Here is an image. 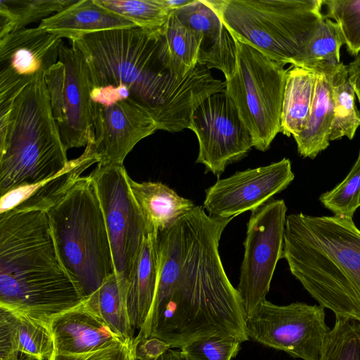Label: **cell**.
I'll return each mask as SVG.
<instances>
[{
  "label": "cell",
  "instance_id": "6da1fadb",
  "mask_svg": "<svg viewBox=\"0 0 360 360\" xmlns=\"http://www.w3.org/2000/svg\"><path fill=\"white\" fill-rule=\"evenodd\" d=\"M233 219L211 217L198 205L157 233V289L135 341L155 338L180 349L214 335L249 340L241 300L219 252L222 233Z\"/></svg>",
  "mask_w": 360,
  "mask_h": 360
},
{
  "label": "cell",
  "instance_id": "7a4b0ae2",
  "mask_svg": "<svg viewBox=\"0 0 360 360\" xmlns=\"http://www.w3.org/2000/svg\"><path fill=\"white\" fill-rule=\"evenodd\" d=\"M159 30L138 27L100 31L72 41L83 55L91 88L124 86L127 101L150 115L158 130L177 132L188 129L193 110L206 97L226 89L198 65L178 79L159 56Z\"/></svg>",
  "mask_w": 360,
  "mask_h": 360
},
{
  "label": "cell",
  "instance_id": "3957f363",
  "mask_svg": "<svg viewBox=\"0 0 360 360\" xmlns=\"http://www.w3.org/2000/svg\"><path fill=\"white\" fill-rule=\"evenodd\" d=\"M85 298L60 261L46 212L0 217V307L49 326Z\"/></svg>",
  "mask_w": 360,
  "mask_h": 360
},
{
  "label": "cell",
  "instance_id": "277c9868",
  "mask_svg": "<svg viewBox=\"0 0 360 360\" xmlns=\"http://www.w3.org/2000/svg\"><path fill=\"white\" fill-rule=\"evenodd\" d=\"M283 258L319 305L360 321V230L352 219L288 215Z\"/></svg>",
  "mask_w": 360,
  "mask_h": 360
},
{
  "label": "cell",
  "instance_id": "5b68a950",
  "mask_svg": "<svg viewBox=\"0 0 360 360\" xmlns=\"http://www.w3.org/2000/svg\"><path fill=\"white\" fill-rule=\"evenodd\" d=\"M0 195L37 184L69 160L40 77L0 108Z\"/></svg>",
  "mask_w": 360,
  "mask_h": 360
},
{
  "label": "cell",
  "instance_id": "8992f818",
  "mask_svg": "<svg viewBox=\"0 0 360 360\" xmlns=\"http://www.w3.org/2000/svg\"><path fill=\"white\" fill-rule=\"evenodd\" d=\"M60 261L85 296L115 272L103 214L90 176L46 212Z\"/></svg>",
  "mask_w": 360,
  "mask_h": 360
},
{
  "label": "cell",
  "instance_id": "52a82bcc",
  "mask_svg": "<svg viewBox=\"0 0 360 360\" xmlns=\"http://www.w3.org/2000/svg\"><path fill=\"white\" fill-rule=\"evenodd\" d=\"M236 39L295 65L323 18V0H207Z\"/></svg>",
  "mask_w": 360,
  "mask_h": 360
},
{
  "label": "cell",
  "instance_id": "ba28073f",
  "mask_svg": "<svg viewBox=\"0 0 360 360\" xmlns=\"http://www.w3.org/2000/svg\"><path fill=\"white\" fill-rule=\"evenodd\" d=\"M234 39L236 65L233 75L225 80L226 91L250 133L253 147L264 152L281 132L288 70L252 46Z\"/></svg>",
  "mask_w": 360,
  "mask_h": 360
},
{
  "label": "cell",
  "instance_id": "9c48e42d",
  "mask_svg": "<svg viewBox=\"0 0 360 360\" xmlns=\"http://www.w3.org/2000/svg\"><path fill=\"white\" fill-rule=\"evenodd\" d=\"M53 117L66 150L95 137L91 82L82 53L61 44L58 62L44 74Z\"/></svg>",
  "mask_w": 360,
  "mask_h": 360
},
{
  "label": "cell",
  "instance_id": "30bf717a",
  "mask_svg": "<svg viewBox=\"0 0 360 360\" xmlns=\"http://www.w3.org/2000/svg\"><path fill=\"white\" fill-rule=\"evenodd\" d=\"M321 305H276L266 300L246 318L249 339L293 358L319 360L330 330Z\"/></svg>",
  "mask_w": 360,
  "mask_h": 360
},
{
  "label": "cell",
  "instance_id": "8fae6325",
  "mask_svg": "<svg viewBox=\"0 0 360 360\" xmlns=\"http://www.w3.org/2000/svg\"><path fill=\"white\" fill-rule=\"evenodd\" d=\"M89 176L103 214L115 273L127 283L143 241L150 233L131 194L123 165H98Z\"/></svg>",
  "mask_w": 360,
  "mask_h": 360
},
{
  "label": "cell",
  "instance_id": "7c38bea8",
  "mask_svg": "<svg viewBox=\"0 0 360 360\" xmlns=\"http://www.w3.org/2000/svg\"><path fill=\"white\" fill-rule=\"evenodd\" d=\"M286 212L283 200H270L251 211L236 288L246 318L266 300L276 266L283 258Z\"/></svg>",
  "mask_w": 360,
  "mask_h": 360
},
{
  "label": "cell",
  "instance_id": "4fadbf2b",
  "mask_svg": "<svg viewBox=\"0 0 360 360\" xmlns=\"http://www.w3.org/2000/svg\"><path fill=\"white\" fill-rule=\"evenodd\" d=\"M188 129L198 141L195 162L217 176L253 147L250 133L226 89L210 94L193 110Z\"/></svg>",
  "mask_w": 360,
  "mask_h": 360
},
{
  "label": "cell",
  "instance_id": "5bb4252c",
  "mask_svg": "<svg viewBox=\"0 0 360 360\" xmlns=\"http://www.w3.org/2000/svg\"><path fill=\"white\" fill-rule=\"evenodd\" d=\"M62 39L40 28H24L0 38V108L58 60Z\"/></svg>",
  "mask_w": 360,
  "mask_h": 360
},
{
  "label": "cell",
  "instance_id": "9a60e30c",
  "mask_svg": "<svg viewBox=\"0 0 360 360\" xmlns=\"http://www.w3.org/2000/svg\"><path fill=\"white\" fill-rule=\"evenodd\" d=\"M294 178L291 162L288 158L237 172L218 179L205 190L202 207L211 217L234 218L270 200L286 188Z\"/></svg>",
  "mask_w": 360,
  "mask_h": 360
},
{
  "label": "cell",
  "instance_id": "2e32d148",
  "mask_svg": "<svg viewBox=\"0 0 360 360\" xmlns=\"http://www.w3.org/2000/svg\"><path fill=\"white\" fill-rule=\"evenodd\" d=\"M94 146L98 165H123L133 148L158 129L153 118L127 101L110 105L92 103Z\"/></svg>",
  "mask_w": 360,
  "mask_h": 360
},
{
  "label": "cell",
  "instance_id": "e0dca14e",
  "mask_svg": "<svg viewBox=\"0 0 360 360\" xmlns=\"http://www.w3.org/2000/svg\"><path fill=\"white\" fill-rule=\"evenodd\" d=\"M173 11L183 24L201 37L198 65L217 69L229 79L236 65V41L207 0H193Z\"/></svg>",
  "mask_w": 360,
  "mask_h": 360
},
{
  "label": "cell",
  "instance_id": "ac0fdd59",
  "mask_svg": "<svg viewBox=\"0 0 360 360\" xmlns=\"http://www.w3.org/2000/svg\"><path fill=\"white\" fill-rule=\"evenodd\" d=\"M94 137L78 158L69 160L56 175L37 184L12 190L0 198V217L30 211L47 212L70 190L82 174L99 162L95 152Z\"/></svg>",
  "mask_w": 360,
  "mask_h": 360
},
{
  "label": "cell",
  "instance_id": "d6986e66",
  "mask_svg": "<svg viewBox=\"0 0 360 360\" xmlns=\"http://www.w3.org/2000/svg\"><path fill=\"white\" fill-rule=\"evenodd\" d=\"M49 328L56 354H86L122 342L86 304L85 299L54 316Z\"/></svg>",
  "mask_w": 360,
  "mask_h": 360
},
{
  "label": "cell",
  "instance_id": "ffe728a7",
  "mask_svg": "<svg viewBox=\"0 0 360 360\" xmlns=\"http://www.w3.org/2000/svg\"><path fill=\"white\" fill-rule=\"evenodd\" d=\"M53 352L49 326L0 307V360H49Z\"/></svg>",
  "mask_w": 360,
  "mask_h": 360
},
{
  "label": "cell",
  "instance_id": "44dd1931",
  "mask_svg": "<svg viewBox=\"0 0 360 360\" xmlns=\"http://www.w3.org/2000/svg\"><path fill=\"white\" fill-rule=\"evenodd\" d=\"M60 38L70 41L100 31L136 27L132 22L103 8L95 0H77L39 25Z\"/></svg>",
  "mask_w": 360,
  "mask_h": 360
},
{
  "label": "cell",
  "instance_id": "7402d4cb",
  "mask_svg": "<svg viewBox=\"0 0 360 360\" xmlns=\"http://www.w3.org/2000/svg\"><path fill=\"white\" fill-rule=\"evenodd\" d=\"M160 255L157 233L148 234L127 280V307L134 328L140 330L151 308L159 278Z\"/></svg>",
  "mask_w": 360,
  "mask_h": 360
},
{
  "label": "cell",
  "instance_id": "603a6c76",
  "mask_svg": "<svg viewBox=\"0 0 360 360\" xmlns=\"http://www.w3.org/2000/svg\"><path fill=\"white\" fill-rule=\"evenodd\" d=\"M130 191L149 232L162 231L195 205L160 182H137L128 179Z\"/></svg>",
  "mask_w": 360,
  "mask_h": 360
},
{
  "label": "cell",
  "instance_id": "cb8c5ba5",
  "mask_svg": "<svg viewBox=\"0 0 360 360\" xmlns=\"http://www.w3.org/2000/svg\"><path fill=\"white\" fill-rule=\"evenodd\" d=\"M333 72L316 74L315 94L309 117L302 131L294 138L297 152L303 158L314 159L329 146L334 118L331 87Z\"/></svg>",
  "mask_w": 360,
  "mask_h": 360
},
{
  "label": "cell",
  "instance_id": "d4e9b609",
  "mask_svg": "<svg viewBox=\"0 0 360 360\" xmlns=\"http://www.w3.org/2000/svg\"><path fill=\"white\" fill-rule=\"evenodd\" d=\"M201 37L183 24L172 11L159 32V56L178 79H184L198 65Z\"/></svg>",
  "mask_w": 360,
  "mask_h": 360
},
{
  "label": "cell",
  "instance_id": "484cf974",
  "mask_svg": "<svg viewBox=\"0 0 360 360\" xmlns=\"http://www.w3.org/2000/svg\"><path fill=\"white\" fill-rule=\"evenodd\" d=\"M317 75L302 68L288 71L283 94L281 132L297 137L304 129L311 110Z\"/></svg>",
  "mask_w": 360,
  "mask_h": 360
},
{
  "label": "cell",
  "instance_id": "4316f807",
  "mask_svg": "<svg viewBox=\"0 0 360 360\" xmlns=\"http://www.w3.org/2000/svg\"><path fill=\"white\" fill-rule=\"evenodd\" d=\"M85 302L122 342H134V328L127 307V283L122 281L115 272L86 297Z\"/></svg>",
  "mask_w": 360,
  "mask_h": 360
},
{
  "label": "cell",
  "instance_id": "83f0119b",
  "mask_svg": "<svg viewBox=\"0 0 360 360\" xmlns=\"http://www.w3.org/2000/svg\"><path fill=\"white\" fill-rule=\"evenodd\" d=\"M343 44L345 41L339 26L324 15L293 67L316 74L333 72L342 63L340 51Z\"/></svg>",
  "mask_w": 360,
  "mask_h": 360
},
{
  "label": "cell",
  "instance_id": "f1b7e54d",
  "mask_svg": "<svg viewBox=\"0 0 360 360\" xmlns=\"http://www.w3.org/2000/svg\"><path fill=\"white\" fill-rule=\"evenodd\" d=\"M334 118L330 141L345 136L352 139L360 126V112L355 102L354 89L349 81L347 65L341 63L331 75Z\"/></svg>",
  "mask_w": 360,
  "mask_h": 360
},
{
  "label": "cell",
  "instance_id": "f546056e",
  "mask_svg": "<svg viewBox=\"0 0 360 360\" xmlns=\"http://www.w3.org/2000/svg\"><path fill=\"white\" fill-rule=\"evenodd\" d=\"M77 0H0V38L43 20Z\"/></svg>",
  "mask_w": 360,
  "mask_h": 360
},
{
  "label": "cell",
  "instance_id": "4dcf8cb0",
  "mask_svg": "<svg viewBox=\"0 0 360 360\" xmlns=\"http://www.w3.org/2000/svg\"><path fill=\"white\" fill-rule=\"evenodd\" d=\"M103 8L132 22L136 27L159 30L166 23L170 11L163 0H95Z\"/></svg>",
  "mask_w": 360,
  "mask_h": 360
},
{
  "label": "cell",
  "instance_id": "1f68e13d",
  "mask_svg": "<svg viewBox=\"0 0 360 360\" xmlns=\"http://www.w3.org/2000/svg\"><path fill=\"white\" fill-rule=\"evenodd\" d=\"M319 360H360V321L335 317Z\"/></svg>",
  "mask_w": 360,
  "mask_h": 360
},
{
  "label": "cell",
  "instance_id": "d6a6232c",
  "mask_svg": "<svg viewBox=\"0 0 360 360\" xmlns=\"http://www.w3.org/2000/svg\"><path fill=\"white\" fill-rule=\"evenodd\" d=\"M319 200L334 216L352 219L360 207V150L346 177L332 190L323 193Z\"/></svg>",
  "mask_w": 360,
  "mask_h": 360
},
{
  "label": "cell",
  "instance_id": "836d02e7",
  "mask_svg": "<svg viewBox=\"0 0 360 360\" xmlns=\"http://www.w3.org/2000/svg\"><path fill=\"white\" fill-rule=\"evenodd\" d=\"M325 17L338 24L348 52L360 53V0H323Z\"/></svg>",
  "mask_w": 360,
  "mask_h": 360
},
{
  "label": "cell",
  "instance_id": "e575fe53",
  "mask_svg": "<svg viewBox=\"0 0 360 360\" xmlns=\"http://www.w3.org/2000/svg\"><path fill=\"white\" fill-rule=\"evenodd\" d=\"M242 342L233 336L214 335L195 340L180 350L186 360H231Z\"/></svg>",
  "mask_w": 360,
  "mask_h": 360
},
{
  "label": "cell",
  "instance_id": "d590c367",
  "mask_svg": "<svg viewBox=\"0 0 360 360\" xmlns=\"http://www.w3.org/2000/svg\"><path fill=\"white\" fill-rule=\"evenodd\" d=\"M49 360H138L133 343L120 342L89 353L75 355L53 354Z\"/></svg>",
  "mask_w": 360,
  "mask_h": 360
},
{
  "label": "cell",
  "instance_id": "8d00e7d4",
  "mask_svg": "<svg viewBox=\"0 0 360 360\" xmlns=\"http://www.w3.org/2000/svg\"><path fill=\"white\" fill-rule=\"evenodd\" d=\"M134 344L138 360H157L170 349L167 343L155 338H149L138 342L134 340Z\"/></svg>",
  "mask_w": 360,
  "mask_h": 360
},
{
  "label": "cell",
  "instance_id": "74e56055",
  "mask_svg": "<svg viewBox=\"0 0 360 360\" xmlns=\"http://www.w3.org/2000/svg\"><path fill=\"white\" fill-rule=\"evenodd\" d=\"M349 81L360 103V53L347 65Z\"/></svg>",
  "mask_w": 360,
  "mask_h": 360
},
{
  "label": "cell",
  "instance_id": "f35d334b",
  "mask_svg": "<svg viewBox=\"0 0 360 360\" xmlns=\"http://www.w3.org/2000/svg\"><path fill=\"white\" fill-rule=\"evenodd\" d=\"M157 360H186L180 349L170 348Z\"/></svg>",
  "mask_w": 360,
  "mask_h": 360
},
{
  "label": "cell",
  "instance_id": "ab89813d",
  "mask_svg": "<svg viewBox=\"0 0 360 360\" xmlns=\"http://www.w3.org/2000/svg\"><path fill=\"white\" fill-rule=\"evenodd\" d=\"M192 1L193 0H163V2L170 11H175L190 4Z\"/></svg>",
  "mask_w": 360,
  "mask_h": 360
}]
</instances>
